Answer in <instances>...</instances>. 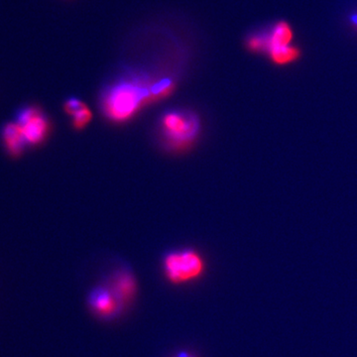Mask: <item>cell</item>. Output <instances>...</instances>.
Returning <instances> with one entry per match:
<instances>
[{
  "label": "cell",
  "instance_id": "cell-1",
  "mask_svg": "<svg viewBox=\"0 0 357 357\" xmlns=\"http://www.w3.org/2000/svg\"><path fill=\"white\" fill-rule=\"evenodd\" d=\"M174 88L175 82L169 77L157 79L145 74L128 75L103 91V112L112 121H128L145 103L165 98Z\"/></svg>",
  "mask_w": 357,
  "mask_h": 357
},
{
  "label": "cell",
  "instance_id": "cell-2",
  "mask_svg": "<svg viewBox=\"0 0 357 357\" xmlns=\"http://www.w3.org/2000/svg\"><path fill=\"white\" fill-rule=\"evenodd\" d=\"M293 41V28L286 21H279L268 31L249 36L246 47L253 53L266 54L275 65L287 66L301 57L300 49Z\"/></svg>",
  "mask_w": 357,
  "mask_h": 357
},
{
  "label": "cell",
  "instance_id": "cell-3",
  "mask_svg": "<svg viewBox=\"0 0 357 357\" xmlns=\"http://www.w3.org/2000/svg\"><path fill=\"white\" fill-rule=\"evenodd\" d=\"M163 270L168 281L175 285H181L199 278L204 271V262L196 251L182 249L165 255Z\"/></svg>",
  "mask_w": 357,
  "mask_h": 357
},
{
  "label": "cell",
  "instance_id": "cell-4",
  "mask_svg": "<svg viewBox=\"0 0 357 357\" xmlns=\"http://www.w3.org/2000/svg\"><path fill=\"white\" fill-rule=\"evenodd\" d=\"M161 131L170 146L183 148L196 139L199 121L196 114L184 110H170L161 119Z\"/></svg>",
  "mask_w": 357,
  "mask_h": 357
},
{
  "label": "cell",
  "instance_id": "cell-5",
  "mask_svg": "<svg viewBox=\"0 0 357 357\" xmlns=\"http://www.w3.org/2000/svg\"><path fill=\"white\" fill-rule=\"evenodd\" d=\"M86 303L89 309L93 312L96 318L102 319L103 321H112L119 318L126 307V305L107 282L96 286L89 291Z\"/></svg>",
  "mask_w": 357,
  "mask_h": 357
},
{
  "label": "cell",
  "instance_id": "cell-6",
  "mask_svg": "<svg viewBox=\"0 0 357 357\" xmlns=\"http://www.w3.org/2000/svg\"><path fill=\"white\" fill-rule=\"evenodd\" d=\"M26 143L30 146H38L46 141L50 133L51 124L43 110L39 109L36 114L30 117L20 126Z\"/></svg>",
  "mask_w": 357,
  "mask_h": 357
},
{
  "label": "cell",
  "instance_id": "cell-7",
  "mask_svg": "<svg viewBox=\"0 0 357 357\" xmlns=\"http://www.w3.org/2000/svg\"><path fill=\"white\" fill-rule=\"evenodd\" d=\"M107 283L126 306L128 303L132 302L137 292L135 277L128 268H121L115 271L110 278L107 279Z\"/></svg>",
  "mask_w": 357,
  "mask_h": 357
},
{
  "label": "cell",
  "instance_id": "cell-8",
  "mask_svg": "<svg viewBox=\"0 0 357 357\" xmlns=\"http://www.w3.org/2000/svg\"><path fill=\"white\" fill-rule=\"evenodd\" d=\"M1 140L7 154L13 159H18L24 153L27 146L22 129L16 122H8L1 129Z\"/></svg>",
  "mask_w": 357,
  "mask_h": 357
},
{
  "label": "cell",
  "instance_id": "cell-9",
  "mask_svg": "<svg viewBox=\"0 0 357 357\" xmlns=\"http://www.w3.org/2000/svg\"><path fill=\"white\" fill-rule=\"evenodd\" d=\"M70 115L73 116V124L77 129L86 128L93 119L91 109L84 103Z\"/></svg>",
  "mask_w": 357,
  "mask_h": 357
},
{
  "label": "cell",
  "instance_id": "cell-10",
  "mask_svg": "<svg viewBox=\"0 0 357 357\" xmlns=\"http://www.w3.org/2000/svg\"><path fill=\"white\" fill-rule=\"evenodd\" d=\"M351 23L352 25L356 26L357 28V13L351 16Z\"/></svg>",
  "mask_w": 357,
  "mask_h": 357
}]
</instances>
